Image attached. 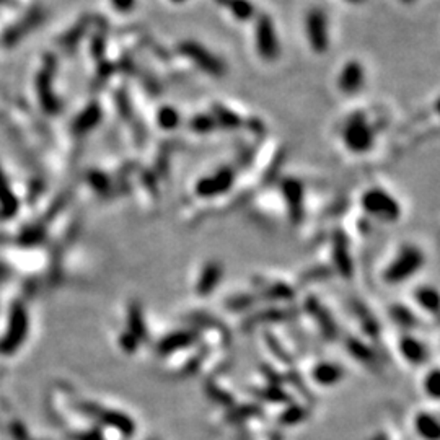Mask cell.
I'll use <instances>...</instances> for the list:
<instances>
[{
    "instance_id": "6da1fadb",
    "label": "cell",
    "mask_w": 440,
    "mask_h": 440,
    "mask_svg": "<svg viewBox=\"0 0 440 440\" xmlns=\"http://www.w3.org/2000/svg\"><path fill=\"white\" fill-rule=\"evenodd\" d=\"M377 128L366 113L349 114L341 128V140L344 149L354 155H366L377 144Z\"/></svg>"
},
{
    "instance_id": "7a4b0ae2",
    "label": "cell",
    "mask_w": 440,
    "mask_h": 440,
    "mask_svg": "<svg viewBox=\"0 0 440 440\" xmlns=\"http://www.w3.org/2000/svg\"><path fill=\"white\" fill-rule=\"evenodd\" d=\"M176 51H178L181 58L188 60L191 65H194L199 72L209 75L212 79H222L229 72L225 60L196 39H183L178 43Z\"/></svg>"
},
{
    "instance_id": "3957f363",
    "label": "cell",
    "mask_w": 440,
    "mask_h": 440,
    "mask_svg": "<svg viewBox=\"0 0 440 440\" xmlns=\"http://www.w3.org/2000/svg\"><path fill=\"white\" fill-rule=\"evenodd\" d=\"M253 44L258 58L265 62H276L281 58V39L277 34L274 20L269 13L258 12L253 27Z\"/></svg>"
},
{
    "instance_id": "277c9868",
    "label": "cell",
    "mask_w": 440,
    "mask_h": 440,
    "mask_svg": "<svg viewBox=\"0 0 440 440\" xmlns=\"http://www.w3.org/2000/svg\"><path fill=\"white\" fill-rule=\"evenodd\" d=\"M361 207L367 215L383 222H396L403 214L401 204L396 197L380 186H372L364 191L361 196Z\"/></svg>"
},
{
    "instance_id": "5b68a950",
    "label": "cell",
    "mask_w": 440,
    "mask_h": 440,
    "mask_svg": "<svg viewBox=\"0 0 440 440\" xmlns=\"http://www.w3.org/2000/svg\"><path fill=\"white\" fill-rule=\"evenodd\" d=\"M303 34L307 44L315 54H326L331 46L330 18L320 7H312L303 17Z\"/></svg>"
},
{
    "instance_id": "8992f818",
    "label": "cell",
    "mask_w": 440,
    "mask_h": 440,
    "mask_svg": "<svg viewBox=\"0 0 440 440\" xmlns=\"http://www.w3.org/2000/svg\"><path fill=\"white\" fill-rule=\"evenodd\" d=\"M424 265V255L419 248L413 245L403 246L399 255L394 258L393 262L387 267L385 281L388 284H399V282L408 281L409 277L421 269Z\"/></svg>"
},
{
    "instance_id": "52a82bcc",
    "label": "cell",
    "mask_w": 440,
    "mask_h": 440,
    "mask_svg": "<svg viewBox=\"0 0 440 440\" xmlns=\"http://www.w3.org/2000/svg\"><path fill=\"white\" fill-rule=\"evenodd\" d=\"M235 176L236 173L234 166H220V168L211 171L209 175H204L196 181L194 193L197 197H202V199H212V197L229 193L234 188Z\"/></svg>"
},
{
    "instance_id": "ba28073f",
    "label": "cell",
    "mask_w": 440,
    "mask_h": 440,
    "mask_svg": "<svg viewBox=\"0 0 440 440\" xmlns=\"http://www.w3.org/2000/svg\"><path fill=\"white\" fill-rule=\"evenodd\" d=\"M366 65L359 59H349L344 62L340 74H338V90L346 97H352L366 87Z\"/></svg>"
},
{
    "instance_id": "9c48e42d",
    "label": "cell",
    "mask_w": 440,
    "mask_h": 440,
    "mask_svg": "<svg viewBox=\"0 0 440 440\" xmlns=\"http://www.w3.org/2000/svg\"><path fill=\"white\" fill-rule=\"evenodd\" d=\"M282 194L287 199L291 220L298 224L303 217V183L295 178H286L282 183Z\"/></svg>"
},
{
    "instance_id": "30bf717a",
    "label": "cell",
    "mask_w": 440,
    "mask_h": 440,
    "mask_svg": "<svg viewBox=\"0 0 440 440\" xmlns=\"http://www.w3.org/2000/svg\"><path fill=\"white\" fill-rule=\"evenodd\" d=\"M196 340L197 333L193 330L173 331L159 342V352L161 356H170V354H173L176 351H183V349L193 346Z\"/></svg>"
},
{
    "instance_id": "8fae6325",
    "label": "cell",
    "mask_w": 440,
    "mask_h": 440,
    "mask_svg": "<svg viewBox=\"0 0 440 440\" xmlns=\"http://www.w3.org/2000/svg\"><path fill=\"white\" fill-rule=\"evenodd\" d=\"M333 260L336 262V269L342 277L346 279H351L352 276V260L351 255H349V245L347 239L344 236L341 232H338L335 235V240H333Z\"/></svg>"
},
{
    "instance_id": "7c38bea8",
    "label": "cell",
    "mask_w": 440,
    "mask_h": 440,
    "mask_svg": "<svg viewBox=\"0 0 440 440\" xmlns=\"http://www.w3.org/2000/svg\"><path fill=\"white\" fill-rule=\"evenodd\" d=\"M220 279H222V265L215 261H209L201 271L199 281H197L196 284L197 293H199L201 297L211 295V293L215 291V287L219 286Z\"/></svg>"
},
{
    "instance_id": "4fadbf2b",
    "label": "cell",
    "mask_w": 440,
    "mask_h": 440,
    "mask_svg": "<svg viewBox=\"0 0 440 440\" xmlns=\"http://www.w3.org/2000/svg\"><path fill=\"white\" fill-rule=\"evenodd\" d=\"M305 307L307 310L312 313L313 318H315L318 325H320L323 335H325L328 340H333V338L338 335V328L335 320L330 316V313L320 305V302H318L315 297H308Z\"/></svg>"
},
{
    "instance_id": "5bb4252c",
    "label": "cell",
    "mask_w": 440,
    "mask_h": 440,
    "mask_svg": "<svg viewBox=\"0 0 440 440\" xmlns=\"http://www.w3.org/2000/svg\"><path fill=\"white\" fill-rule=\"evenodd\" d=\"M344 377V371L341 366L331 362H320L313 367L312 378L318 385L323 387H333L336 383H340Z\"/></svg>"
},
{
    "instance_id": "9a60e30c",
    "label": "cell",
    "mask_w": 440,
    "mask_h": 440,
    "mask_svg": "<svg viewBox=\"0 0 440 440\" xmlns=\"http://www.w3.org/2000/svg\"><path fill=\"white\" fill-rule=\"evenodd\" d=\"M211 114H212V118L215 119L217 128L219 129L222 128V129H229V131H236V129L244 128L246 123V121L241 118L236 111L227 108V106L220 103H215L214 106H212Z\"/></svg>"
},
{
    "instance_id": "2e32d148",
    "label": "cell",
    "mask_w": 440,
    "mask_h": 440,
    "mask_svg": "<svg viewBox=\"0 0 440 440\" xmlns=\"http://www.w3.org/2000/svg\"><path fill=\"white\" fill-rule=\"evenodd\" d=\"M399 352L409 364H414V366H419L427 359L426 346L413 336H404L399 340Z\"/></svg>"
},
{
    "instance_id": "e0dca14e",
    "label": "cell",
    "mask_w": 440,
    "mask_h": 440,
    "mask_svg": "<svg viewBox=\"0 0 440 440\" xmlns=\"http://www.w3.org/2000/svg\"><path fill=\"white\" fill-rule=\"evenodd\" d=\"M414 427L419 437L424 440H439L440 437V426L437 419L429 413H419L414 419Z\"/></svg>"
},
{
    "instance_id": "ac0fdd59",
    "label": "cell",
    "mask_w": 440,
    "mask_h": 440,
    "mask_svg": "<svg viewBox=\"0 0 440 440\" xmlns=\"http://www.w3.org/2000/svg\"><path fill=\"white\" fill-rule=\"evenodd\" d=\"M224 7L229 10L232 17L239 22H250L255 20L258 15V10L253 5L251 0H224Z\"/></svg>"
},
{
    "instance_id": "d6986e66",
    "label": "cell",
    "mask_w": 440,
    "mask_h": 440,
    "mask_svg": "<svg viewBox=\"0 0 440 440\" xmlns=\"http://www.w3.org/2000/svg\"><path fill=\"white\" fill-rule=\"evenodd\" d=\"M155 119L159 128L164 131H175L181 126V113L171 105L160 106V109L155 114Z\"/></svg>"
},
{
    "instance_id": "ffe728a7",
    "label": "cell",
    "mask_w": 440,
    "mask_h": 440,
    "mask_svg": "<svg viewBox=\"0 0 440 440\" xmlns=\"http://www.w3.org/2000/svg\"><path fill=\"white\" fill-rule=\"evenodd\" d=\"M129 333H133L139 341L145 340V336H147L144 313H142V308H140L138 303H133L129 308Z\"/></svg>"
},
{
    "instance_id": "44dd1931",
    "label": "cell",
    "mask_w": 440,
    "mask_h": 440,
    "mask_svg": "<svg viewBox=\"0 0 440 440\" xmlns=\"http://www.w3.org/2000/svg\"><path fill=\"white\" fill-rule=\"evenodd\" d=\"M289 316V312L281 310V308H269V310L256 313L255 316H251L250 320L246 321V326H255L258 323H277V321H284Z\"/></svg>"
},
{
    "instance_id": "7402d4cb",
    "label": "cell",
    "mask_w": 440,
    "mask_h": 440,
    "mask_svg": "<svg viewBox=\"0 0 440 440\" xmlns=\"http://www.w3.org/2000/svg\"><path fill=\"white\" fill-rule=\"evenodd\" d=\"M416 300L424 310L436 315L439 308V293L434 287H419L416 292Z\"/></svg>"
},
{
    "instance_id": "603a6c76",
    "label": "cell",
    "mask_w": 440,
    "mask_h": 440,
    "mask_svg": "<svg viewBox=\"0 0 440 440\" xmlns=\"http://www.w3.org/2000/svg\"><path fill=\"white\" fill-rule=\"evenodd\" d=\"M189 128L193 129V133H196V134H211V133H214L215 129H219L217 128V123H215V119L212 118V114L211 113H201V114H196L194 118H191L189 119Z\"/></svg>"
},
{
    "instance_id": "cb8c5ba5",
    "label": "cell",
    "mask_w": 440,
    "mask_h": 440,
    "mask_svg": "<svg viewBox=\"0 0 440 440\" xmlns=\"http://www.w3.org/2000/svg\"><path fill=\"white\" fill-rule=\"evenodd\" d=\"M346 347H347V351L351 352L359 362H366L367 364V362H372L373 359H375V356H373V352H372V349L368 347L366 342L356 340V338H349V340L346 341Z\"/></svg>"
},
{
    "instance_id": "d4e9b609",
    "label": "cell",
    "mask_w": 440,
    "mask_h": 440,
    "mask_svg": "<svg viewBox=\"0 0 440 440\" xmlns=\"http://www.w3.org/2000/svg\"><path fill=\"white\" fill-rule=\"evenodd\" d=\"M262 295L267 300H289V298L293 297V291L291 286L284 284V282H274V284L267 286L262 291Z\"/></svg>"
},
{
    "instance_id": "484cf974",
    "label": "cell",
    "mask_w": 440,
    "mask_h": 440,
    "mask_svg": "<svg viewBox=\"0 0 440 440\" xmlns=\"http://www.w3.org/2000/svg\"><path fill=\"white\" fill-rule=\"evenodd\" d=\"M390 312H392V318L398 323L399 326L413 328L414 325H416V318H414L413 313L409 312L406 307L393 305Z\"/></svg>"
},
{
    "instance_id": "4316f807",
    "label": "cell",
    "mask_w": 440,
    "mask_h": 440,
    "mask_svg": "<svg viewBox=\"0 0 440 440\" xmlns=\"http://www.w3.org/2000/svg\"><path fill=\"white\" fill-rule=\"evenodd\" d=\"M424 390H426L427 396L434 399H439L440 396V373L437 368H434L427 373L426 380H424Z\"/></svg>"
},
{
    "instance_id": "83f0119b",
    "label": "cell",
    "mask_w": 440,
    "mask_h": 440,
    "mask_svg": "<svg viewBox=\"0 0 440 440\" xmlns=\"http://www.w3.org/2000/svg\"><path fill=\"white\" fill-rule=\"evenodd\" d=\"M305 418V409L302 406H291L289 409H286L281 416V422L286 424V426H292V424L300 422L302 419Z\"/></svg>"
},
{
    "instance_id": "f1b7e54d",
    "label": "cell",
    "mask_w": 440,
    "mask_h": 440,
    "mask_svg": "<svg viewBox=\"0 0 440 440\" xmlns=\"http://www.w3.org/2000/svg\"><path fill=\"white\" fill-rule=\"evenodd\" d=\"M98 119H100V109L97 108V106H92V108L87 109L82 116H80L79 126L84 129H90V128H93V126H97Z\"/></svg>"
},
{
    "instance_id": "f546056e",
    "label": "cell",
    "mask_w": 440,
    "mask_h": 440,
    "mask_svg": "<svg viewBox=\"0 0 440 440\" xmlns=\"http://www.w3.org/2000/svg\"><path fill=\"white\" fill-rule=\"evenodd\" d=\"M139 0H109L111 8L116 10L118 13H133L135 7H138Z\"/></svg>"
},
{
    "instance_id": "4dcf8cb0",
    "label": "cell",
    "mask_w": 440,
    "mask_h": 440,
    "mask_svg": "<svg viewBox=\"0 0 440 440\" xmlns=\"http://www.w3.org/2000/svg\"><path fill=\"white\" fill-rule=\"evenodd\" d=\"M253 303H255V297H251V295H239V297L230 298L229 308H230V310L240 312V310H245V308H248V307H251Z\"/></svg>"
},
{
    "instance_id": "1f68e13d",
    "label": "cell",
    "mask_w": 440,
    "mask_h": 440,
    "mask_svg": "<svg viewBox=\"0 0 440 440\" xmlns=\"http://www.w3.org/2000/svg\"><path fill=\"white\" fill-rule=\"evenodd\" d=\"M119 344H121V347H123L126 352H134L135 349H138V346H139V340L133 335V333L126 331L124 335L119 338Z\"/></svg>"
},
{
    "instance_id": "d6a6232c",
    "label": "cell",
    "mask_w": 440,
    "mask_h": 440,
    "mask_svg": "<svg viewBox=\"0 0 440 440\" xmlns=\"http://www.w3.org/2000/svg\"><path fill=\"white\" fill-rule=\"evenodd\" d=\"M261 396L267 401H286V393H282L277 387H267L266 390L261 392Z\"/></svg>"
},
{
    "instance_id": "836d02e7",
    "label": "cell",
    "mask_w": 440,
    "mask_h": 440,
    "mask_svg": "<svg viewBox=\"0 0 440 440\" xmlns=\"http://www.w3.org/2000/svg\"><path fill=\"white\" fill-rule=\"evenodd\" d=\"M170 2H173V4H176V5H181V4H185L186 0H170Z\"/></svg>"
},
{
    "instance_id": "e575fe53",
    "label": "cell",
    "mask_w": 440,
    "mask_h": 440,
    "mask_svg": "<svg viewBox=\"0 0 440 440\" xmlns=\"http://www.w3.org/2000/svg\"><path fill=\"white\" fill-rule=\"evenodd\" d=\"M346 2H349V4H362L364 0H346Z\"/></svg>"
},
{
    "instance_id": "d590c367",
    "label": "cell",
    "mask_w": 440,
    "mask_h": 440,
    "mask_svg": "<svg viewBox=\"0 0 440 440\" xmlns=\"http://www.w3.org/2000/svg\"><path fill=\"white\" fill-rule=\"evenodd\" d=\"M403 4H406V5H409V4H413V2H416V0H401Z\"/></svg>"
}]
</instances>
